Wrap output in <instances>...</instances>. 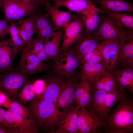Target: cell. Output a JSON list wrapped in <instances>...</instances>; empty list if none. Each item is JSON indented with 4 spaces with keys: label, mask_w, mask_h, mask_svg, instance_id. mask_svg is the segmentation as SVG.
<instances>
[{
    "label": "cell",
    "mask_w": 133,
    "mask_h": 133,
    "mask_svg": "<svg viewBox=\"0 0 133 133\" xmlns=\"http://www.w3.org/2000/svg\"><path fill=\"white\" fill-rule=\"evenodd\" d=\"M2 6H1V2L0 0V10Z\"/></svg>",
    "instance_id": "obj_43"
},
{
    "label": "cell",
    "mask_w": 133,
    "mask_h": 133,
    "mask_svg": "<svg viewBox=\"0 0 133 133\" xmlns=\"http://www.w3.org/2000/svg\"><path fill=\"white\" fill-rule=\"evenodd\" d=\"M80 78L79 74L76 73L66 78L57 100L56 106L59 109L65 111L73 106L75 92Z\"/></svg>",
    "instance_id": "obj_10"
},
{
    "label": "cell",
    "mask_w": 133,
    "mask_h": 133,
    "mask_svg": "<svg viewBox=\"0 0 133 133\" xmlns=\"http://www.w3.org/2000/svg\"><path fill=\"white\" fill-rule=\"evenodd\" d=\"M127 95L126 91H121L117 88L112 91L107 92L103 110L104 120L111 109Z\"/></svg>",
    "instance_id": "obj_27"
},
{
    "label": "cell",
    "mask_w": 133,
    "mask_h": 133,
    "mask_svg": "<svg viewBox=\"0 0 133 133\" xmlns=\"http://www.w3.org/2000/svg\"><path fill=\"white\" fill-rule=\"evenodd\" d=\"M81 15L78 16L64 28L62 42L59 53L68 49L81 37L83 33L85 24Z\"/></svg>",
    "instance_id": "obj_11"
},
{
    "label": "cell",
    "mask_w": 133,
    "mask_h": 133,
    "mask_svg": "<svg viewBox=\"0 0 133 133\" xmlns=\"http://www.w3.org/2000/svg\"><path fill=\"white\" fill-rule=\"evenodd\" d=\"M106 93L104 90L93 87L91 101L84 108L102 123L104 120L103 110Z\"/></svg>",
    "instance_id": "obj_19"
},
{
    "label": "cell",
    "mask_w": 133,
    "mask_h": 133,
    "mask_svg": "<svg viewBox=\"0 0 133 133\" xmlns=\"http://www.w3.org/2000/svg\"><path fill=\"white\" fill-rule=\"evenodd\" d=\"M35 15H33L21 21L22 24L19 29L20 35L28 48L31 45L33 34L37 33L35 27Z\"/></svg>",
    "instance_id": "obj_24"
},
{
    "label": "cell",
    "mask_w": 133,
    "mask_h": 133,
    "mask_svg": "<svg viewBox=\"0 0 133 133\" xmlns=\"http://www.w3.org/2000/svg\"><path fill=\"white\" fill-rule=\"evenodd\" d=\"M56 32L53 23L45 28L37 31L36 34L37 38L45 43L49 41Z\"/></svg>",
    "instance_id": "obj_34"
},
{
    "label": "cell",
    "mask_w": 133,
    "mask_h": 133,
    "mask_svg": "<svg viewBox=\"0 0 133 133\" xmlns=\"http://www.w3.org/2000/svg\"><path fill=\"white\" fill-rule=\"evenodd\" d=\"M91 83L94 88L106 92L112 91L116 88L112 73L107 71Z\"/></svg>",
    "instance_id": "obj_26"
},
{
    "label": "cell",
    "mask_w": 133,
    "mask_h": 133,
    "mask_svg": "<svg viewBox=\"0 0 133 133\" xmlns=\"http://www.w3.org/2000/svg\"><path fill=\"white\" fill-rule=\"evenodd\" d=\"M19 30L16 23L12 22L9 25V44L18 52L26 45L24 41L20 38Z\"/></svg>",
    "instance_id": "obj_28"
},
{
    "label": "cell",
    "mask_w": 133,
    "mask_h": 133,
    "mask_svg": "<svg viewBox=\"0 0 133 133\" xmlns=\"http://www.w3.org/2000/svg\"><path fill=\"white\" fill-rule=\"evenodd\" d=\"M20 0L23 2H24L34 3H35L37 4L36 3L35 0Z\"/></svg>",
    "instance_id": "obj_42"
},
{
    "label": "cell",
    "mask_w": 133,
    "mask_h": 133,
    "mask_svg": "<svg viewBox=\"0 0 133 133\" xmlns=\"http://www.w3.org/2000/svg\"><path fill=\"white\" fill-rule=\"evenodd\" d=\"M4 18L8 22L21 20L26 17L33 15L38 5L23 2L20 0H0Z\"/></svg>",
    "instance_id": "obj_5"
},
{
    "label": "cell",
    "mask_w": 133,
    "mask_h": 133,
    "mask_svg": "<svg viewBox=\"0 0 133 133\" xmlns=\"http://www.w3.org/2000/svg\"><path fill=\"white\" fill-rule=\"evenodd\" d=\"M36 55L38 58L42 61H47L50 59L44 49L39 52Z\"/></svg>",
    "instance_id": "obj_38"
},
{
    "label": "cell",
    "mask_w": 133,
    "mask_h": 133,
    "mask_svg": "<svg viewBox=\"0 0 133 133\" xmlns=\"http://www.w3.org/2000/svg\"><path fill=\"white\" fill-rule=\"evenodd\" d=\"M36 94L34 85L29 80L25 83L23 88L20 91L17 99L20 103L25 104L33 100Z\"/></svg>",
    "instance_id": "obj_31"
},
{
    "label": "cell",
    "mask_w": 133,
    "mask_h": 133,
    "mask_svg": "<svg viewBox=\"0 0 133 133\" xmlns=\"http://www.w3.org/2000/svg\"><path fill=\"white\" fill-rule=\"evenodd\" d=\"M56 7L67 8L70 11L83 16L98 12L106 13L101 10L94 1L91 0H53Z\"/></svg>",
    "instance_id": "obj_12"
},
{
    "label": "cell",
    "mask_w": 133,
    "mask_h": 133,
    "mask_svg": "<svg viewBox=\"0 0 133 133\" xmlns=\"http://www.w3.org/2000/svg\"><path fill=\"white\" fill-rule=\"evenodd\" d=\"M0 133H13L11 131L3 126H0Z\"/></svg>",
    "instance_id": "obj_40"
},
{
    "label": "cell",
    "mask_w": 133,
    "mask_h": 133,
    "mask_svg": "<svg viewBox=\"0 0 133 133\" xmlns=\"http://www.w3.org/2000/svg\"><path fill=\"white\" fill-rule=\"evenodd\" d=\"M96 34L104 41L114 40L122 35L133 34V31L123 27L107 13H102Z\"/></svg>",
    "instance_id": "obj_6"
},
{
    "label": "cell",
    "mask_w": 133,
    "mask_h": 133,
    "mask_svg": "<svg viewBox=\"0 0 133 133\" xmlns=\"http://www.w3.org/2000/svg\"><path fill=\"white\" fill-rule=\"evenodd\" d=\"M102 41L95 33L84 32L80 38L69 48L76 53L79 59L95 50L101 45Z\"/></svg>",
    "instance_id": "obj_14"
},
{
    "label": "cell",
    "mask_w": 133,
    "mask_h": 133,
    "mask_svg": "<svg viewBox=\"0 0 133 133\" xmlns=\"http://www.w3.org/2000/svg\"><path fill=\"white\" fill-rule=\"evenodd\" d=\"M6 111L0 107V122L5 127L6 123L4 119V116Z\"/></svg>",
    "instance_id": "obj_39"
},
{
    "label": "cell",
    "mask_w": 133,
    "mask_h": 133,
    "mask_svg": "<svg viewBox=\"0 0 133 133\" xmlns=\"http://www.w3.org/2000/svg\"><path fill=\"white\" fill-rule=\"evenodd\" d=\"M132 13L108 12L110 17L117 21L121 26L127 29L133 30V16Z\"/></svg>",
    "instance_id": "obj_30"
},
{
    "label": "cell",
    "mask_w": 133,
    "mask_h": 133,
    "mask_svg": "<svg viewBox=\"0 0 133 133\" xmlns=\"http://www.w3.org/2000/svg\"><path fill=\"white\" fill-rule=\"evenodd\" d=\"M116 88L121 91H129L133 94V70L132 67L124 68L112 72Z\"/></svg>",
    "instance_id": "obj_20"
},
{
    "label": "cell",
    "mask_w": 133,
    "mask_h": 133,
    "mask_svg": "<svg viewBox=\"0 0 133 133\" xmlns=\"http://www.w3.org/2000/svg\"><path fill=\"white\" fill-rule=\"evenodd\" d=\"M36 4L38 5H45L46 3L50 2V0H35Z\"/></svg>",
    "instance_id": "obj_41"
},
{
    "label": "cell",
    "mask_w": 133,
    "mask_h": 133,
    "mask_svg": "<svg viewBox=\"0 0 133 133\" xmlns=\"http://www.w3.org/2000/svg\"><path fill=\"white\" fill-rule=\"evenodd\" d=\"M44 44L41 40L36 38L33 39L29 48L27 47L30 51L34 54L36 55L44 49Z\"/></svg>",
    "instance_id": "obj_36"
},
{
    "label": "cell",
    "mask_w": 133,
    "mask_h": 133,
    "mask_svg": "<svg viewBox=\"0 0 133 133\" xmlns=\"http://www.w3.org/2000/svg\"><path fill=\"white\" fill-rule=\"evenodd\" d=\"M45 5L46 15L50 17L55 31L64 28L77 16L69 10L64 11L59 9L50 2L47 3Z\"/></svg>",
    "instance_id": "obj_16"
},
{
    "label": "cell",
    "mask_w": 133,
    "mask_h": 133,
    "mask_svg": "<svg viewBox=\"0 0 133 133\" xmlns=\"http://www.w3.org/2000/svg\"><path fill=\"white\" fill-rule=\"evenodd\" d=\"M79 74L80 78L91 82L103 74L107 71L102 61L82 65Z\"/></svg>",
    "instance_id": "obj_22"
},
{
    "label": "cell",
    "mask_w": 133,
    "mask_h": 133,
    "mask_svg": "<svg viewBox=\"0 0 133 133\" xmlns=\"http://www.w3.org/2000/svg\"><path fill=\"white\" fill-rule=\"evenodd\" d=\"M102 13L96 12L85 16L81 15L85 24V33H96L100 21Z\"/></svg>",
    "instance_id": "obj_29"
},
{
    "label": "cell",
    "mask_w": 133,
    "mask_h": 133,
    "mask_svg": "<svg viewBox=\"0 0 133 133\" xmlns=\"http://www.w3.org/2000/svg\"><path fill=\"white\" fill-rule=\"evenodd\" d=\"M47 72L44 78L46 88L41 95L45 100L56 106L58 99L66 78L60 76L53 71L52 73Z\"/></svg>",
    "instance_id": "obj_13"
},
{
    "label": "cell",
    "mask_w": 133,
    "mask_h": 133,
    "mask_svg": "<svg viewBox=\"0 0 133 133\" xmlns=\"http://www.w3.org/2000/svg\"><path fill=\"white\" fill-rule=\"evenodd\" d=\"M133 64V39L131 37L126 39L121 45L118 65L124 68L132 67Z\"/></svg>",
    "instance_id": "obj_23"
},
{
    "label": "cell",
    "mask_w": 133,
    "mask_h": 133,
    "mask_svg": "<svg viewBox=\"0 0 133 133\" xmlns=\"http://www.w3.org/2000/svg\"><path fill=\"white\" fill-rule=\"evenodd\" d=\"M131 37L130 35H124L114 40L103 42L101 44L102 61L107 71L112 73L116 70L118 65L121 45L126 39Z\"/></svg>",
    "instance_id": "obj_7"
},
{
    "label": "cell",
    "mask_w": 133,
    "mask_h": 133,
    "mask_svg": "<svg viewBox=\"0 0 133 133\" xmlns=\"http://www.w3.org/2000/svg\"><path fill=\"white\" fill-rule=\"evenodd\" d=\"M5 128L13 133H37L40 130L31 118H27L8 110L6 111Z\"/></svg>",
    "instance_id": "obj_9"
},
{
    "label": "cell",
    "mask_w": 133,
    "mask_h": 133,
    "mask_svg": "<svg viewBox=\"0 0 133 133\" xmlns=\"http://www.w3.org/2000/svg\"><path fill=\"white\" fill-rule=\"evenodd\" d=\"M102 43L98 49L84 55L81 59V65L87 63L99 62L102 61Z\"/></svg>",
    "instance_id": "obj_32"
},
{
    "label": "cell",
    "mask_w": 133,
    "mask_h": 133,
    "mask_svg": "<svg viewBox=\"0 0 133 133\" xmlns=\"http://www.w3.org/2000/svg\"><path fill=\"white\" fill-rule=\"evenodd\" d=\"M77 125L78 133L102 132V123L84 108L78 110Z\"/></svg>",
    "instance_id": "obj_15"
},
{
    "label": "cell",
    "mask_w": 133,
    "mask_h": 133,
    "mask_svg": "<svg viewBox=\"0 0 133 133\" xmlns=\"http://www.w3.org/2000/svg\"><path fill=\"white\" fill-rule=\"evenodd\" d=\"M18 53L10 45L8 39L0 41V74L13 69V61Z\"/></svg>",
    "instance_id": "obj_17"
},
{
    "label": "cell",
    "mask_w": 133,
    "mask_h": 133,
    "mask_svg": "<svg viewBox=\"0 0 133 133\" xmlns=\"http://www.w3.org/2000/svg\"><path fill=\"white\" fill-rule=\"evenodd\" d=\"M30 117L40 131L55 133L60 120L67 110H61L53 103L45 100L41 95L31 101L28 108Z\"/></svg>",
    "instance_id": "obj_1"
},
{
    "label": "cell",
    "mask_w": 133,
    "mask_h": 133,
    "mask_svg": "<svg viewBox=\"0 0 133 133\" xmlns=\"http://www.w3.org/2000/svg\"><path fill=\"white\" fill-rule=\"evenodd\" d=\"M103 121L102 132L105 133H133V98L126 96Z\"/></svg>",
    "instance_id": "obj_2"
},
{
    "label": "cell",
    "mask_w": 133,
    "mask_h": 133,
    "mask_svg": "<svg viewBox=\"0 0 133 133\" xmlns=\"http://www.w3.org/2000/svg\"><path fill=\"white\" fill-rule=\"evenodd\" d=\"M7 108L8 109V110L11 112L26 118L31 119L28 108L16 100H12Z\"/></svg>",
    "instance_id": "obj_33"
},
{
    "label": "cell",
    "mask_w": 133,
    "mask_h": 133,
    "mask_svg": "<svg viewBox=\"0 0 133 133\" xmlns=\"http://www.w3.org/2000/svg\"><path fill=\"white\" fill-rule=\"evenodd\" d=\"M64 33V28L56 31L51 40L45 43L44 49L50 59L53 60L59 54Z\"/></svg>",
    "instance_id": "obj_25"
},
{
    "label": "cell",
    "mask_w": 133,
    "mask_h": 133,
    "mask_svg": "<svg viewBox=\"0 0 133 133\" xmlns=\"http://www.w3.org/2000/svg\"><path fill=\"white\" fill-rule=\"evenodd\" d=\"M30 76L13 69L0 74V91L16 100L21 88L29 80Z\"/></svg>",
    "instance_id": "obj_4"
},
{
    "label": "cell",
    "mask_w": 133,
    "mask_h": 133,
    "mask_svg": "<svg viewBox=\"0 0 133 133\" xmlns=\"http://www.w3.org/2000/svg\"><path fill=\"white\" fill-rule=\"evenodd\" d=\"M50 64L54 73L65 78L76 73L81 65L80 59L70 48L59 53Z\"/></svg>",
    "instance_id": "obj_3"
},
{
    "label": "cell",
    "mask_w": 133,
    "mask_h": 133,
    "mask_svg": "<svg viewBox=\"0 0 133 133\" xmlns=\"http://www.w3.org/2000/svg\"><path fill=\"white\" fill-rule=\"evenodd\" d=\"M22 50L18 64L16 67L13 68L14 70L31 75L45 72L51 67L50 64L43 63L26 47Z\"/></svg>",
    "instance_id": "obj_8"
},
{
    "label": "cell",
    "mask_w": 133,
    "mask_h": 133,
    "mask_svg": "<svg viewBox=\"0 0 133 133\" xmlns=\"http://www.w3.org/2000/svg\"><path fill=\"white\" fill-rule=\"evenodd\" d=\"M102 11L106 12H133V4L124 0H94Z\"/></svg>",
    "instance_id": "obj_21"
},
{
    "label": "cell",
    "mask_w": 133,
    "mask_h": 133,
    "mask_svg": "<svg viewBox=\"0 0 133 133\" xmlns=\"http://www.w3.org/2000/svg\"><path fill=\"white\" fill-rule=\"evenodd\" d=\"M4 18L0 19V39H2L9 34V25Z\"/></svg>",
    "instance_id": "obj_37"
},
{
    "label": "cell",
    "mask_w": 133,
    "mask_h": 133,
    "mask_svg": "<svg viewBox=\"0 0 133 133\" xmlns=\"http://www.w3.org/2000/svg\"><path fill=\"white\" fill-rule=\"evenodd\" d=\"M52 23L51 19L46 15H35L34 25L37 33V31L43 29Z\"/></svg>",
    "instance_id": "obj_35"
},
{
    "label": "cell",
    "mask_w": 133,
    "mask_h": 133,
    "mask_svg": "<svg viewBox=\"0 0 133 133\" xmlns=\"http://www.w3.org/2000/svg\"><path fill=\"white\" fill-rule=\"evenodd\" d=\"M78 110L73 106L68 110L61 118L55 133H78Z\"/></svg>",
    "instance_id": "obj_18"
}]
</instances>
